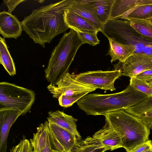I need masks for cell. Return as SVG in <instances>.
<instances>
[{"mask_svg":"<svg viewBox=\"0 0 152 152\" xmlns=\"http://www.w3.org/2000/svg\"><path fill=\"white\" fill-rule=\"evenodd\" d=\"M74 0H64L34 10L21 22L23 29L36 43L45 48L56 36L69 28L64 12Z\"/></svg>","mask_w":152,"mask_h":152,"instance_id":"obj_1","label":"cell"},{"mask_svg":"<svg viewBox=\"0 0 152 152\" xmlns=\"http://www.w3.org/2000/svg\"><path fill=\"white\" fill-rule=\"evenodd\" d=\"M148 97L129 85L124 90L115 94H87L76 103L87 115H104L107 113L137 105Z\"/></svg>","mask_w":152,"mask_h":152,"instance_id":"obj_2","label":"cell"},{"mask_svg":"<svg viewBox=\"0 0 152 152\" xmlns=\"http://www.w3.org/2000/svg\"><path fill=\"white\" fill-rule=\"evenodd\" d=\"M105 123L119 137L122 148L126 152L134 149L148 140L150 127L124 109L105 114Z\"/></svg>","mask_w":152,"mask_h":152,"instance_id":"obj_3","label":"cell"},{"mask_svg":"<svg viewBox=\"0 0 152 152\" xmlns=\"http://www.w3.org/2000/svg\"><path fill=\"white\" fill-rule=\"evenodd\" d=\"M83 44L76 32L70 29L64 33L52 51L45 77L50 84L56 86L66 74L77 51Z\"/></svg>","mask_w":152,"mask_h":152,"instance_id":"obj_4","label":"cell"},{"mask_svg":"<svg viewBox=\"0 0 152 152\" xmlns=\"http://www.w3.org/2000/svg\"><path fill=\"white\" fill-rule=\"evenodd\" d=\"M35 99L31 89L6 81L0 83V111L16 110L24 115L30 111Z\"/></svg>","mask_w":152,"mask_h":152,"instance_id":"obj_5","label":"cell"},{"mask_svg":"<svg viewBox=\"0 0 152 152\" xmlns=\"http://www.w3.org/2000/svg\"><path fill=\"white\" fill-rule=\"evenodd\" d=\"M47 88L53 98L58 99L59 105L64 107L72 106L80 99L96 89L77 80L68 73L55 86L48 85Z\"/></svg>","mask_w":152,"mask_h":152,"instance_id":"obj_6","label":"cell"},{"mask_svg":"<svg viewBox=\"0 0 152 152\" xmlns=\"http://www.w3.org/2000/svg\"><path fill=\"white\" fill-rule=\"evenodd\" d=\"M122 75L120 70H98L80 73L74 78L77 81L96 89L113 91L116 90L114 86L115 81Z\"/></svg>","mask_w":152,"mask_h":152,"instance_id":"obj_7","label":"cell"},{"mask_svg":"<svg viewBox=\"0 0 152 152\" xmlns=\"http://www.w3.org/2000/svg\"><path fill=\"white\" fill-rule=\"evenodd\" d=\"M115 70H120L122 75L130 78L152 69V56L134 53L123 63L114 65Z\"/></svg>","mask_w":152,"mask_h":152,"instance_id":"obj_8","label":"cell"},{"mask_svg":"<svg viewBox=\"0 0 152 152\" xmlns=\"http://www.w3.org/2000/svg\"><path fill=\"white\" fill-rule=\"evenodd\" d=\"M49 124L52 149L60 152H71L77 142L80 140L74 134L56 124Z\"/></svg>","mask_w":152,"mask_h":152,"instance_id":"obj_9","label":"cell"},{"mask_svg":"<svg viewBox=\"0 0 152 152\" xmlns=\"http://www.w3.org/2000/svg\"><path fill=\"white\" fill-rule=\"evenodd\" d=\"M151 4L152 0H114L109 20H127L129 14L137 7Z\"/></svg>","mask_w":152,"mask_h":152,"instance_id":"obj_10","label":"cell"},{"mask_svg":"<svg viewBox=\"0 0 152 152\" xmlns=\"http://www.w3.org/2000/svg\"><path fill=\"white\" fill-rule=\"evenodd\" d=\"M20 115L21 113L16 110L0 111V152H7V139L10 129Z\"/></svg>","mask_w":152,"mask_h":152,"instance_id":"obj_11","label":"cell"},{"mask_svg":"<svg viewBox=\"0 0 152 152\" xmlns=\"http://www.w3.org/2000/svg\"><path fill=\"white\" fill-rule=\"evenodd\" d=\"M22 29L21 23L15 16L5 11L0 12V33L4 38L16 39Z\"/></svg>","mask_w":152,"mask_h":152,"instance_id":"obj_12","label":"cell"},{"mask_svg":"<svg viewBox=\"0 0 152 152\" xmlns=\"http://www.w3.org/2000/svg\"><path fill=\"white\" fill-rule=\"evenodd\" d=\"M47 118L49 123L56 124L74 134L79 140L81 139V137L77 129V119L59 110L49 111Z\"/></svg>","mask_w":152,"mask_h":152,"instance_id":"obj_13","label":"cell"},{"mask_svg":"<svg viewBox=\"0 0 152 152\" xmlns=\"http://www.w3.org/2000/svg\"><path fill=\"white\" fill-rule=\"evenodd\" d=\"M67 10L84 18L101 31L103 25L96 17L89 0H74Z\"/></svg>","mask_w":152,"mask_h":152,"instance_id":"obj_14","label":"cell"},{"mask_svg":"<svg viewBox=\"0 0 152 152\" xmlns=\"http://www.w3.org/2000/svg\"><path fill=\"white\" fill-rule=\"evenodd\" d=\"M106 148L107 151H113L122 148L121 139L116 133L107 124L93 135Z\"/></svg>","mask_w":152,"mask_h":152,"instance_id":"obj_15","label":"cell"},{"mask_svg":"<svg viewBox=\"0 0 152 152\" xmlns=\"http://www.w3.org/2000/svg\"><path fill=\"white\" fill-rule=\"evenodd\" d=\"M64 18L67 26L75 32L97 33L100 31L95 26L88 20L67 9L64 12Z\"/></svg>","mask_w":152,"mask_h":152,"instance_id":"obj_16","label":"cell"},{"mask_svg":"<svg viewBox=\"0 0 152 152\" xmlns=\"http://www.w3.org/2000/svg\"><path fill=\"white\" fill-rule=\"evenodd\" d=\"M124 110L147 125L149 126L152 124V96L137 105Z\"/></svg>","mask_w":152,"mask_h":152,"instance_id":"obj_17","label":"cell"},{"mask_svg":"<svg viewBox=\"0 0 152 152\" xmlns=\"http://www.w3.org/2000/svg\"><path fill=\"white\" fill-rule=\"evenodd\" d=\"M108 39L110 48L107 54L111 57V63L117 60L123 63L134 53V49L131 46L119 43L110 39Z\"/></svg>","mask_w":152,"mask_h":152,"instance_id":"obj_18","label":"cell"},{"mask_svg":"<svg viewBox=\"0 0 152 152\" xmlns=\"http://www.w3.org/2000/svg\"><path fill=\"white\" fill-rule=\"evenodd\" d=\"M114 0H90L98 20L104 25L110 19Z\"/></svg>","mask_w":152,"mask_h":152,"instance_id":"obj_19","label":"cell"},{"mask_svg":"<svg viewBox=\"0 0 152 152\" xmlns=\"http://www.w3.org/2000/svg\"><path fill=\"white\" fill-rule=\"evenodd\" d=\"M106 148L95 138L88 136L78 140L71 152H104Z\"/></svg>","mask_w":152,"mask_h":152,"instance_id":"obj_20","label":"cell"},{"mask_svg":"<svg viewBox=\"0 0 152 152\" xmlns=\"http://www.w3.org/2000/svg\"><path fill=\"white\" fill-rule=\"evenodd\" d=\"M0 63L10 76L16 74L15 64L4 38H0Z\"/></svg>","mask_w":152,"mask_h":152,"instance_id":"obj_21","label":"cell"},{"mask_svg":"<svg viewBox=\"0 0 152 152\" xmlns=\"http://www.w3.org/2000/svg\"><path fill=\"white\" fill-rule=\"evenodd\" d=\"M33 152H53L49 134L44 132L35 135L30 140Z\"/></svg>","mask_w":152,"mask_h":152,"instance_id":"obj_22","label":"cell"},{"mask_svg":"<svg viewBox=\"0 0 152 152\" xmlns=\"http://www.w3.org/2000/svg\"><path fill=\"white\" fill-rule=\"evenodd\" d=\"M127 20L137 31L146 37L152 39V21L148 19L128 18Z\"/></svg>","mask_w":152,"mask_h":152,"instance_id":"obj_23","label":"cell"},{"mask_svg":"<svg viewBox=\"0 0 152 152\" xmlns=\"http://www.w3.org/2000/svg\"><path fill=\"white\" fill-rule=\"evenodd\" d=\"M129 85L135 90L143 93L148 97L152 96V88L147 81L132 77L130 78Z\"/></svg>","mask_w":152,"mask_h":152,"instance_id":"obj_24","label":"cell"},{"mask_svg":"<svg viewBox=\"0 0 152 152\" xmlns=\"http://www.w3.org/2000/svg\"><path fill=\"white\" fill-rule=\"evenodd\" d=\"M151 18H152V4L137 7L128 16V18L148 19Z\"/></svg>","mask_w":152,"mask_h":152,"instance_id":"obj_25","label":"cell"},{"mask_svg":"<svg viewBox=\"0 0 152 152\" xmlns=\"http://www.w3.org/2000/svg\"><path fill=\"white\" fill-rule=\"evenodd\" d=\"M83 44H88L93 46L99 44V40L97 34V33H91L83 32H76Z\"/></svg>","mask_w":152,"mask_h":152,"instance_id":"obj_26","label":"cell"},{"mask_svg":"<svg viewBox=\"0 0 152 152\" xmlns=\"http://www.w3.org/2000/svg\"><path fill=\"white\" fill-rule=\"evenodd\" d=\"M4 2L8 8V12L11 13L16 7L19 4L25 0H4Z\"/></svg>","mask_w":152,"mask_h":152,"instance_id":"obj_27","label":"cell"},{"mask_svg":"<svg viewBox=\"0 0 152 152\" xmlns=\"http://www.w3.org/2000/svg\"><path fill=\"white\" fill-rule=\"evenodd\" d=\"M134 77L147 81L152 80V69L144 71Z\"/></svg>","mask_w":152,"mask_h":152,"instance_id":"obj_28","label":"cell"},{"mask_svg":"<svg viewBox=\"0 0 152 152\" xmlns=\"http://www.w3.org/2000/svg\"><path fill=\"white\" fill-rule=\"evenodd\" d=\"M152 148V142L148 140L134 149L132 152H142Z\"/></svg>","mask_w":152,"mask_h":152,"instance_id":"obj_29","label":"cell"},{"mask_svg":"<svg viewBox=\"0 0 152 152\" xmlns=\"http://www.w3.org/2000/svg\"><path fill=\"white\" fill-rule=\"evenodd\" d=\"M32 147L28 139H24L22 140V144L20 152H33Z\"/></svg>","mask_w":152,"mask_h":152,"instance_id":"obj_30","label":"cell"},{"mask_svg":"<svg viewBox=\"0 0 152 152\" xmlns=\"http://www.w3.org/2000/svg\"><path fill=\"white\" fill-rule=\"evenodd\" d=\"M22 144V140L16 145L14 146L10 150V152H20Z\"/></svg>","mask_w":152,"mask_h":152,"instance_id":"obj_31","label":"cell"},{"mask_svg":"<svg viewBox=\"0 0 152 152\" xmlns=\"http://www.w3.org/2000/svg\"><path fill=\"white\" fill-rule=\"evenodd\" d=\"M147 82L152 88V80H149Z\"/></svg>","mask_w":152,"mask_h":152,"instance_id":"obj_32","label":"cell"},{"mask_svg":"<svg viewBox=\"0 0 152 152\" xmlns=\"http://www.w3.org/2000/svg\"><path fill=\"white\" fill-rule=\"evenodd\" d=\"M142 152H152V148L149 149Z\"/></svg>","mask_w":152,"mask_h":152,"instance_id":"obj_33","label":"cell"},{"mask_svg":"<svg viewBox=\"0 0 152 152\" xmlns=\"http://www.w3.org/2000/svg\"><path fill=\"white\" fill-rule=\"evenodd\" d=\"M150 128L152 130V124H151L149 125Z\"/></svg>","mask_w":152,"mask_h":152,"instance_id":"obj_34","label":"cell"},{"mask_svg":"<svg viewBox=\"0 0 152 152\" xmlns=\"http://www.w3.org/2000/svg\"><path fill=\"white\" fill-rule=\"evenodd\" d=\"M52 151H53V152H59V151H56V150H53V149H52Z\"/></svg>","mask_w":152,"mask_h":152,"instance_id":"obj_35","label":"cell"},{"mask_svg":"<svg viewBox=\"0 0 152 152\" xmlns=\"http://www.w3.org/2000/svg\"><path fill=\"white\" fill-rule=\"evenodd\" d=\"M148 19L152 21V18H150Z\"/></svg>","mask_w":152,"mask_h":152,"instance_id":"obj_36","label":"cell"}]
</instances>
